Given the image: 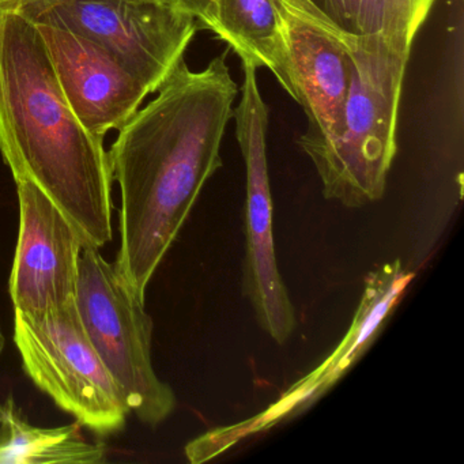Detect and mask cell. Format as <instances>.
<instances>
[{
  "label": "cell",
  "mask_w": 464,
  "mask_h": 464,
  "mask_svg": "<svg viewBox=\"0 0 464 464\" xmlns=\"http://www.w3.org/2000/svg\"><path fill=\"white\" fill-rule=\"evenodd\" d=\"M156 93L119 130L108 151L121 203L113 263L145 300L203 187L222 167L238 86L222 53L199 72L183 59Z\"/></svg>",
  "instance_id": "6da1fadb"
},
{
  "label": "cell",
  "mask_w": 464,
  "mask_h": 464,
  "mask_svg": "<svg viewBox=\"0 0 464 464\" xmlns=\"http://www.w3.org/2000/svg\"><path fill=\"white\" fill-rule=\"evenodd\" d=\"M0 153L13 179H29L89 246L113 238L112 173L104 138L70 107L39 29L0 13Z\"/></svg>",
  "instance_id": "7a4b0ae2"
},
{
  "label": "cell",
  "mask_w": 464,
  "mask_h": 464,
  "mask_svg": "<svg viewBox=\"0 0 464 464\" xmlns=\"http://www.w3.org/2000/svg\"><path fill=\"white\" fill-rule=\"evenodd\" d=\"M410 53L382 37L353 44L349 93L328 140L301 148L319 175L325 199L358 208L379 202L398 150L399 107Z\"/></svg>",
  "instance_id": "3957f363"
},
{
  "label": "cell",
  "mask_w": 464,
  "mask_h": 464,
  "mask_svg": "<svg viewBox=\"0 0 464 464\" xmlns=\"http://www.w3.org/2000/svg\"><path fill=\"white\" fill-rule=\"evenodd\" d=\"M145 301L100 248L83 249L75 293L83 327L123 393L130 414L156 428L175 411L178 401L172 387L154 369V323Z\"/></svg>",
  "instance_id": "277c9868"
},
{
  "label": "cell",
  "mask_w": 464,
  "mask_h": 464,
  "mask_svg": "<svg viewBox=\"0 0 464 464\" xmlns=\"http://www.w3.org/2000/svg\"><path fill=\"white\" fill-rule=\"evenodd\" d=\"M13 339L26 376L75 422L100 436L123 430L129 406L83 327L75 298L40 314L14 311Z\"/></svg>",
  "instance_id": "5b68a950"
},
{
  "label": "cell",
  "mask_w": 464,
  "mask_h": 464,
  "mask_svg": "<svg viewBox=\"0 0 464 464\" xmlns=\"http://www.w3.org/2000/svg\"><path fill=\"white\" fill-rule=\"evenodd\" d=\"M14 12L31 21L64 26L115 56L156 93L184 59L199 31L181 5H134L126 0H29Z\"/></svg>",
  "instance_id": "8992f818"
},
{
  "label": "cell",
  "mask_w": 464,
  "mask_h": 464,
  "mask_svg": "<svg viewBox=\"0 0 464 464\" xmlns=\"http://www.w3.org/2000/svg\"><path fill=\"white\" fill-rule=\"evenodd\" d=\"M243 85L233 110L236 137L246 165L243 290L257 324L278 344L295 333V309L276 263L273 195L267 161L268 108L257 85V66L240 59Z\"/></svg>",
  "instance_id": "52a82bcc"
},
{
  "label": "cell",
  "mask_w": 464,
  "mask_h": 464,
  "mask_svg": "<svg viewBox=\"0 0 464 464\" xmlns=\"http://www.w3.org/2000/svg\"><path fill=\"white\" fill-rule=\"evenodd\" d=\"M285 23L292 99L305 112L308 127L300 148L328 140L338 129L349 93L353 44L309 0H276Z\"/></svg>",
  "instance_id": "ba28073f"
},
{
  "label": "cell",
  "mask_w": 464,
  "mask_h": 464,
  "mask_svg": "<svg viewBox=\"0 0 464 464\" xmlns=\"http://www.w3.org/2000/svg\"><path fill=\"white\" fill-rule=\"evenodd\" d=\"M15 186L20 227L10 298L14 311L40 314L74 300L81 257L89 246L34 181L18 179Z\"/></svg>",
  "instance_id": "9c48e42d"
},
{
  "label": "cell",
  "mask_w": 464,
  "mask_h": 464,
  "mask_svg": "<svg viewBox=\"0 0 464 464\" xmlns=\"http://www.w3.org/2000/svg\"><path fill=\"white\" fill-rule=\"evenodd\" d=\"M47 47L62 91L83 127L97 137L119 131L150 96L115 56L48 21H32Z\"/></svg>",
  "instance_id": "30bf717a"
},
{
  "label": "cell",
  "mask_w": 464,
  "mask_h": 464,
  "mask_svg": "<svg viewBox=\"0 0 464 464\" xmlns=\"http://www.w3.org/2000/svg\"><path fill=\"white\" fill-rule=\"evenodd\" d=\"M412 278L414 274L404 270L401 259L385 263L369 273L360 305L355 311L347 335L330 358L286 393L282 404L292 409L303 401L316 398L335 384L342 374L346 373L347 369L368 349L380 325L398 304Z\"/></svg>",
  "instance_id": "8fae6325"
},
{
  "label": "cell",
  "mask_w": 464,
  "mask_h": 464,
  "mask_svg": "<svg viewBox=\"0 0 464 464\" xmlns=\"http://www.w3.org/2000/svg\"><path fill=\"white\" fill-rule=\"evenodd\" d=\"M198 26L213 32L238 58L270 70L293 97L284 15L276 0H216Z\"/></svg>",
  "instance_id": "7c38bea8"
},
{
  "label": "cell",
  "mask_w": 464,
  "mask_h": 464,
  "mask_svg": "<svg viewBox=\"0 0 464 464\" xmlns=\"http://www.w3.org/2000/svg\"><path fill=\"white\" fill-rule=\"evenodd\" d=\"M78 422L56 428L34 425L14 396L0 401V464H100L108 450L92 442Z\"/></svg>",
  "instance_id": "4fadbf2b"
},
{
  "label": "cell",
  "mask_w": 464,
  "mask_h": 464,
  "mask_svg": "<svg viewBox=\"0 0 464 464\" xmlns=\"http://www.w3.org/2000/svg\"><path fill=\"white\" fill-rule=\"evenodd\" d=\"M344 34L355 37H382L399 50L411 53L399 37L395 0H309Z\"/></svg>",
  "instance_id": "5bb4252c"
},
{
  "label": "cell",
  "mask_w": 464,
  "mask_h": 464,
  "mask_svg": "<svg viewBox=\"0 0 464 464\" xmlns=\"http://www.w3.org/2000/svg\"><path fill=\"white\" fill-rule=\"evenodd\" d=\"M179 2H180L184 9L188 10V12L194 15L197 23L210 10V7L216 4V0H179Z\"/></svg>",
  "instance_id": "9a60e30c"
},
{
  "label": "cell",
  "mask_w": 464,
  "mask_h": 464,
  "mask_svg": "<svg viewBox=\"0 0 464 464\" xmlns=\"http://www.w3.org/2000/svg\"><path fill=\"white\" fill-rule=\"evenodd\" d=\"M29 0H0V13L14 12Z\"/></svg>",
  "instance_id": "2e32d148"
},
{
  "label": "cell",
  "mask_w": 464,
  "mask_h": 464,
  "mask_svg": "<svg viewBox=\"0 0 464 464\" xmlns=\"http://www.w3.org/2000/svg\"><path fill=\"white\" fill-rule=\"evenodd\" d=\"M134 5H180L179 0H126Z\"/></svg>",
  "instance_id": "e0dca14e"
},
{
  "label": "cell",
  "mask_w": 464,
  "mask_h": 464,
  "mask_svg": "<svg viewBox=\"0 0 464 464\" xmlns=\"http://www.w3.org/2000/svg\"><path fill=\"white\" fill-rule=\"evenodd\" d=\"M5 347H6V336H5L4 330L0 327V357L4 354Z\"/></svg>",
  "instance_id": "ac0fdd59"
}]
</instances>
